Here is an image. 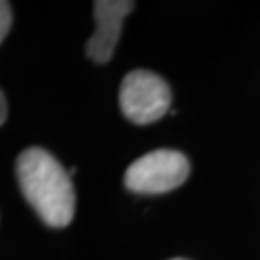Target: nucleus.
I'll return each mask as SVG.
<instances>
[{
  "label": "nucleus",
  "mask_w": 260,
  "mask_h": 260,
  "mask_svg": "<svg viewBox=\"0 0 260 260\" xmlns=\"http://www.w3.org/2000/svg\"><path fill=\"white\" fill-rule=\"evenodd\" d=\"M19 189L48 228H66L74 220L75 193L72 176L48 150L25 149L16 162Z\"/></svg>",
  "instance_id": "1"
},
{
  "label": "nucleus",
  "mask_w": 260,
  "mask_h": 260,
  "mask_svg": "<svg viewBox=\"0 0 260 260\" xmlns=\"http://www.w3.org/2000/svg\"><path fill=\"white\" fill-rule=\"evenodd\" d=\"M191 164L183 152L158 149L131 162L125 170V187L141 195H160L177 189L189 177Z\"/></svg>",
  "instance_id": "2"
},
{
  "label": "nucleus",
  "mask_w": 260,
  "mask_h": 260,
  "mask_svg": "<svg viewBox=\"0 0 260 260\" xmlns=\"http://www.w3.org/2000/svg\"><path fill=\"white\" fill-rule=\"evenodd\" d=\"M172 103L168 83L149 70H133L120 87V108L137 125H147L166 116Z\"/></svg>",
  "instance_id": "3"
},
{
  "label": "nucleus",
  "mask_w": 260,
  "mask_h": 260,
  "mask_svg": "<svg viewBox=\"0 0 260 260\" xmlns=\"http://www.w3.org/2000/svg\"><path fill=\"white\" fill-rule=\"evenodd\" d=\"M133 6L135 4L129 0H96L94 2L96 31L85 47V54L89 60H93L94 64L110 62L114 48L120 39L123 18L131 14Z\"/></svg>",
  "instance_id": "4"
},
{
  "label": "nucleus",
  "mask_w": 260,
  "mask_h": 260,
  "mask_svg": "<svg viewBox=\"0 0 260 260\" xmlns=\"http://www.w3.org/2000/svg\"><path fill=\"white\" fill-rule=\"evenodd\" d=\"M10 27H12V6L10 2L2 0L0 2V43L6 39Z\"/></svg>",
  "instance_id": "5"
},
{
  "label": "nucleus",
  "mask_w": 260,
  "mask_h": 260,
  "mask_svg": "<svg viewBox=\"0 0 260 260\" xmlns=\"http://www.w3.org/2000/svg\"><path fill=\"white\" fill-rule=\"evenodd\" d=\"M8 120V99H6V94L2 93L0 94V123L4 125Z\"/></svg>",
  "instance_id": "6"
},
{
  "label": "nucleus",
  "mask_w": 260,
  "mask_h": 260,
  "mask_svg": "<svg viewBox=\"0 0 260 260\" xmlns=\"http://www.w3.org/2000/svg\"><path fill=\"white\" fill-rule=\"evenodd\" d=\"M174 260H183V258H174Z\"/></svg>",
  "instance_id": "7"
}]
</instances>
